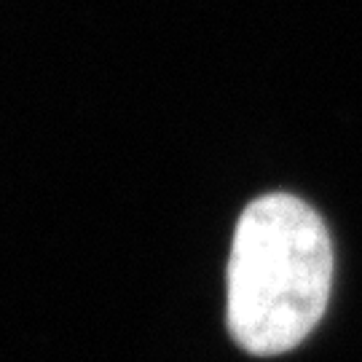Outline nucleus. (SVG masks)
Instances as JSON below:
<instances>
[{
    "mask_svg": "<svg viewBox=\"0 0 362 362\" xmlns=\"http://www.w3.org/2000/svg\"><path fill=\"white\" fill-rule=\"evenodd\" d=\"M330 285V236L306 202L269 194L242 212L228 260V330L242 349H296L322 320Z\"/></svg>",
    "mask_w": 362,
    "mask_h": 362,
    "instance_id": "f257e3e1",
    "label": "nucleus"
}]
</instances>
